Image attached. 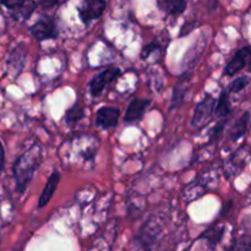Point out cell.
Wrapping results in <instances>:
<instances>
[{
    "mask_svg": "<svg viewBox=\"0 0 251 251\" xmlns=\"http://www.w3.org/2000/svg\"><path fill=\"white\" fill-rule=\"evenodd\" d=\"M42 163V150L39 145H33L21 154L12 167L14 178L16 181L17 193L22 194L33 179L34 173Z\"/></svg>",
    "mask_w": 251,
    "mask_h": 251,
    "instance_id": "cell-1",
    "label": "cell"
},
{
    "mask_svg": "<svg viewBox=\"0 0 251 251\" xmlns=\"http://www.w3.org/2000/svg\"><path fill=\"white\" fill-rule=\"evenodd\" d=\"M216 103H217V100H215L213 96L206 95L205 98L196 105L191 125L194 127H202L215 114Z\"/></svg>",
    "mask_w": 251,
    "mask_h": 251,
    "instance_id": "cell-2",
    "label": "cell"
},
{
    "mask_svg": "<svg viewBox=\"0 0 251 251\" xmlns=\"http://www.w3.org/2000/svg\"><path fill=\"white\" fill-rule=\"evenodd\" d=\"M107 1L105 0H82L77 6L78 17L85 25H88L93 20H97L104 12Z\"/></svg>",
    "mask_w": 251,
    "mask_h": 251,
    "instance_id": "cell-3",
    "label": "cell"
},
{
    "mask_svg": "<svg viewBox=\"0 0 251 251\" xmlns=\"http://www.w3.org/2000/svg\"><path fill=\"white\" fill-rule=\"evenodd\" d=\"M31 34L37 41H47V39L58 38L59 31L56 28L55 21L49 16H43L38 21L34 22L29 28Z\"/></svg>",
    "mask_w": 251,
    "mask_h": 251,
    "instance_id": "cell-4",
    "label": "cell"
},
{
    "mask_svg": "<svg viewBox=\"0 0 251 251\" xmlns=\"http://www.w3.org/2000/svg\"><path fill=\"white\" fill-rule=\"evenodd\" d=\"M120 75H122L120 69L113 68V66L112 68L105 69L104 71L96 75L90 82V92L92 95V97H100L102 95L103 90L105 88V86L112 83L114 80H117Z\"/></svg>",
    "mask_w": 251,
    "mask_h": 251,
    "instance_id": "cell-5",
    "label": "cell"
},
{
    "mask_svg": "<svg viewBox=\"0 0 251 251\" xmlns=\"http://www.w3.org/2000/svg\"><path fill=\"white\" fill-rule=\"evenodd\" d=\"M0 2L11 11V16L14 19L19 21L29 19L36 9L34 0H0Z\"/></svg>",
    "mask_w": 251,
    "mask_h": 251,
    "instance_id": "cell-6",
    "label": "cell"
},
{
    "mask_svg": "<svg viewBox=\"0 0 251 251\" xmlns=\"http://www.w3.org/2000/svg\"><path fill=\"white\" fill-rule=\"evenodd\" d=\"M120 109L117 107H102L96 113V125L100 129H112L117 126Z\"/></svg>",
    "mask_w": 251,
    "mask_h": 251,
    "instance_id": "cell-7",
    "label": "cell"
},
{
    "mask_svg": "<svg viewBox=\"0 0 251 251\" xmlns=\"http://www.w3.org/2000/svg\"><path fill=\"white\" fill-rule=\"evenodd\" d=\"M150 104H151V100H146V98H135L127 105V109L125 112L124 122L126 124H132V123H136L139 120H141L144 118L146 110L149 109Z\"/></svg>",
    "mask_w": 251,
    "mask_h": 251,
    "instance_id": "cell-8",
    "label": "cell"
},
{
    "mask_svg": "<svg viewBox=\"0 0 251 251\" xmlns=\"http://www.w3.org/2000/svg\"><path fill=\"white\" fill-rule=\"evenodd\" d=\"M251 56V47L247 46L240 48L239 50H237V53L233 55V58L230 59L227 63V66L225 69V74L227 76H233L235 74H238L239 71H242L243 69L247 65L248 60Z\"/></svg>",
    "mask_w": 251,
    "mask_h": 251,
    "instance_id": "cell-9",
    "label": "cell"
},
{
    "mask_svg": "<svg viewBox=\"0 0 251 251\" xmlns=\"http://www.w3.org/2000/svg\"><path fill=\"white\" fill-rule=\"evenodd\" d=\"M156 238L157 227L156 226H151V222H149L140 230L137 237L135 238V242L142 251H151L154 242H156Z\"/></svg>",
    "mask_w": 251,
    "mask_h": 251,
    "instance_id": "cell-10",
    "label": "cell"
},
{
    "mask_svg": "<svg viewBox=\"0 0 251 251\" xmlns=\"http://www.w3.org/2000/svg\"><path fill=\"white\" fill-rule=\"evenodd\" d=\"M59 181H60V174H59V172L53 171V173L50 174V176H49L48 180H47V184L46 186H44L43 191H42L41 196H39V200H38L39 208L48 205V202L51 200L54 193H55L56 188H58Z\"/></svg>",
    "mask_w": 251,
    "mask_h": 251,
    "instance_id": "cell-11",
    "label": "cell"
},
{
    "mask_svg": "<svg viewBox=\"0 0 251 251\" xmlns=\"http://www.w3.org/2000/svg\"><path fill=\"white\" fill-rule=\"evenodd\" d=\"M157 5L158 9L168 16L178 17L185 11L188 0H157Z\"/></svg>",
    "mask_w": 251,
    "mask_h": 251,
    "instance_id": "cell-12",
    "label": "cell"
},
{
    "mask_svg": "<svg viewBox=\"0 0 251 251\" xmlns=\"http://www.w3.org/2000/svg\"><path fill=\"white\" fill-rule=\"evenodd\" d=\"M250 113L245 112L237 122L234 123V125L232 126V129L229 130V139L233 142H237L247 134L248 129H249L250 125Z\"/></svg>",
    "mask_w": 251,
    "mask_h": 251,
    "instance_id": "cell-13",
    "label": "cell"
},
{
    "mask_svg": "<svg viewBox=\"0 0 251 251\" xmlns=\"http://www.w3.org/2000/svg\"><path fill=\"white\" fill-rule=\"evenodd\" d=\"M225 227H218V226H212V227L208 228L206 232H203L202 234L199 237V239H205L207 242L208 248L210 249H215L218 244L222 240L223 234H225Z\"/></svg>",
    "mask_w": 251,
    "mask_h": 251,
    "instance_id": "cell-14",
    "label": "cell"
},
{
    "mask_svg": "<svg viewBox=\"0 0 251 251\" xmlns=\"http://www.w3.org/2000/svg\"><path fill=\"white\" fill-rule=\"evenodd\" d=\"M230 114H232V107H230L229 95H228V91L223 90L221 92L217 103H216L215 115L221 119H225V118L229 117Z\"/></svg>",
    "mask_w": 251,
    "mask_h": 251,
    "instance_id": "cell-15",
    "label": "cell"
},
{
    "mask_svg": "<svg viewBox=\"0 0 251 251\" xmlns=\"http://www.w3.org/2000/svg\"><path fill=\"white\" fill-rule=\"evenodd\" d=\"M25 60H26V48H25V46H19L10 54V68L17 69V74H20V71L22 70L25 65Z\"/></svg>",
    "mask_w": 251,
    "mask_h": 251,
    "instance_id": "cell-16",
    "label": "cell"
},
{
    "mask_svg": "<svg viewBox=\"0 0 251 251\" xmlns=\"http://www.w3.org/2000/svg\"><path fill=\"white\" fill-rule=\"evenodd\" d=\"M83 118H85V109H83L82 105L76 103V104H74L73 107L66 112L65 123L69 126H74L76 123H78L81 119H83Z\"/></svg>",
    "mask_w": 251,
    "mask_h": 251,
    "instance_id": "cell-17",
    "label": "cell"
},
{
    "mask_svg": "<svg viewBox=\"0 0 251 251\" xmlns=\"http://www.w3.org/2000/svg\"><path fill=\"white\" fill-rule=\"evenodd\" d=\"M226 251H251V237L242 235L235 238Z\"/></svg>",
    "mask_w": 251,
    "mask_h": 251,
    "instance_id": "cell-18",
    "label": "cell"
},
{
    "mask_svg": "<svg viewBox=\"0 0 251 251\" xmlns=\"http://www.w3.org/2000/svg\"><path fill=\"white\" fill-rule=\"evenodd\" d=\"M184 97H185V85L176 86L172 97V108L179 107L184 102Z\"/></svg>",
    "mask_w": 251,
    "mask_h": 251,
    "instance_id": "cell-19",
    "label": "cell"
},
{
    "mask_svg": "<svg viewBox=\"0 0 251 251\" xmlns=\"http://www.w3.org/2000/svg\"><path fill=\"white\" fill-rule=\"evenodd\" d=\"M248 83H249V80H248L247 76H240V77H237L229 85V92L232 93L240 92V91H243L245 87H247Z\"/></svg>",
    "mask_w": 251,
    "mask_h": 251,
    "instance_id": "cell-20",
    "label": "cell"
},
{
    "mask_svg": "<svg viewBox=\"0 0 251 251\" xmlns=\"http://www.w3.org/2000/svg\"><path fill=\"white\" fill-rule=\"evenodd\" d=\"M226 125V122L223 123H220V124L217 125V126L213 127L212 130L210 131V140L211 141H213V140H217L218 137H221V135H222V131H223V127H225Z\"/></svg>",
    "mask_w": 251,
    "mask_h": 251,
    "instance_id": "cell-21",
    "label": "cell"
},
{
    "mask_svg": "<svg viewBox=\"0 0 251 251\" xmlns=\"http://www.w3.org/2000/svg\"><path fill=\"white\" fill-rule=\"evenodd\" d=\"M59 0H38V4L42 9L49 10L51 7H54L55 5H58Z\"/></svg>",
    "mask_w": 251,
    "mask_h": 251,
    "instance_id": "cell-22",
    "label": "cell"
},
{
    "mask_svg": "<svg viewBox=\"0 0 251 251\" xmlns=\"http://www.w3.org/2000/svg\"><path fill=\"white\" fill-rule=\"evenodd\" d=\"M5 166V152H4V147L2 145L0 144V173L2 172Z\"/></svg>",
    "mask_w": 251,
    "mask_h": 251,
    "instance_id": "cell-23",
    "label": "cell"
},
{
    "mask_svg": "<svg viewBox=\"0 0 251 251\" xmlns=\"http://www.w3.org/2000/svg\"><path fill=\"white\" fill-rule=\"evenodd\" d=\"M250 66H251V63H250ZM250 69H251V68H250Z\"/></svg>",
    "mask_w": 251,
    "mask_h": 251,
    "instance_id": "cell-24",
    "label": "cell"
}]
</instances>
